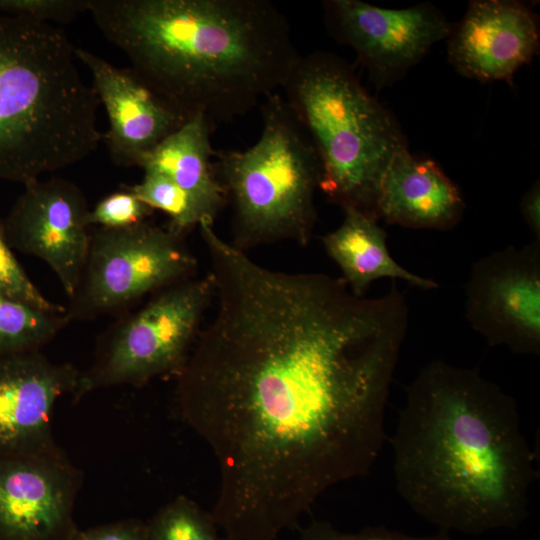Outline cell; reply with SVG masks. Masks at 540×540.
Returning <instances> with one entry per match:
<instances>
[{"label":"cell","instance_id":"6da1fadb","mask_svg":"<svg viewBox=\"0 0 540 540\" xmlns=\"http://www.w3.org/2000/svg\"><path fill=\"white\" fill-rule=\"evenodd\" d=\"M203 242L216 310L176 404L216 460L222 534L277 540L376 462L409 309L395 280L358 297L342 278L266 268L214 231Z\"/></svg>","mask_w":540,"mask_h":540},{"label":"cell","instance_id":"7a4b0ae2","mask_svg":"<svg viewBox=\"0 0 540 540\" xmlns=\"http://www.w3.org/2000/svg\"><path fill=\"white\" fill-rule=\"evenodd\" d=\"M391 447L400 497L439 531L481 535L527 519L535 453L515 399L478 368L425 364Z\"/></svg>","mask_w":540,"mask_h":540},{"label":"cell","instance_id":"3957f363","mask_svg":"<svg viewBox=\"0 0 540 540\" xmlns=\"http://www.w3.org/2000/svg\"><path fill=\"white\" fill-rule=\"evenodd\" d=\"M88 12L148 85L214 128L282 90L301 57L267 0H90Z\"/></svg>","mask_w":540,"mask_h":540},{"label":"cell","instance_id":"277c9868","mask_svg":"<svg viewBox=\"0 0 540 540\" xmlns=\"http://www.w3.org/2000/svg\"><path fill=\"white\" fill-rule=\"evenodd\" d=\"M75 49L53 24L0 15V180L26 185L103 141Z\"/></svg>","mask_w":540,"mask_h":540},{"label":"cell","instance_id":"5b68a950","mask_svg":"<svg viewBox=\"0 0 540 540\" xmlns=\"http://www.w3.org/2000/svg\"><path fill=\"white\" fill-rule=\"evenodd\" d=\"M282 90L319 157V189L343 210L378 221L385 173L408 148L394 117L346 62L326 52L301 56Z\"/></svg>","mask_w":540,"mask_h":540},{"label":"cell","instance_id":"8992f818","mask_svg":"<svg viewBox=\"0 0 540 540\" xmlns=\"http://www.w3.org/2000/svg\"><path fill=\"white\" fill-rule=\"evenodd\" d=\"M257 141L243 151L215 152L214 169L232 208L234 246L242 251L283 240L309 243L321 180L316 150L278 92L261 105Z\"/></svg>","mask_w":540,"mask_h":540},{"label":"cell","instance_id":"52a82bcc","mask_svg":"<svg viewBox=\"0 0 540 540\" xmlns=\"http://www.w3.org/2000/svg\"><path fill=\"white\" fill-rule=\"evenodd\" d=\"M210 274L166 287L113 324L100 338L92 365L80 371L75 400L98 389L141 386L177 375L214 299Z\"/></svg>","mask_w":540,"mask_h":540},{"label":"cell","instance_id":"ba28073f","mask_svg":"<svg viewBox=\"0 0 540 540\" xmlns=\"http://www.w3.org/2000/svg\"><path fill=\"white\" fill-rule=\"evenodd\" d=\"M182 237L148 221L95 229L78 286L65 307L69 321L94 319L191 278L197 262Z\"/></svg>","mask_w":540,"mask_h":540},{"label":"cell","instance_id":"9c48e42d","mask_svg":"<svg viewBox=\"0 0 540 540\" xmlns=\"http://www.w3.org/2000/svg\"><path fill=\"white\" fill-rule=\"evenodd\" d=\"M465 316L489 346L540 355V239L476 261L465 286Z\"/></svg>","mask_w":540,"mask_h":540},{"label":"cell","instance_id":"30bf717a","mask_svg":"<svg viewBox=\"0 0 540 540\" xmlns=\"http://www.w3.org/2000/svg\"><path fill=\"white\" fill-rule=\"evenodd\" d=\"M89 211L76 184L60 177L40 178L24 185L2 222L11 248L45 262L68 299L78 286L89 250Z\"/></svg>","mask_w":540,"mask_h":540},{"label":"cell","instance_id":"8fae6325","mask_svg":"<svg viewBox=\"0 0 540 540\" xmlns=\"http://www.w3.org/2000/svg\"><path fill=\"white\" fill-rule=\"evenodd\" d=\"M324 7L335 35L381 85L401 76L453 28L430 4L387 9L359 0H331Z\"/></svg>","mask_w":540,"mask_h":540},{"label":"cell","instance_id":"7c38bea8","mask_svg":"<svg viewBox=\"0 0 540 540\" xmlns=\"http://www.w3.org/2000/svg\"><path fill=\"white\" fill-rule=\"evenodd\" d=\"M79 482L58 447L0 455V540H68Z\"/></svg>","mask_w":540,"mask_h":540},{"label":"cell","instance_id":"4fadbf2b","mask_svg":"<svg viewBox=\"0 0 540 540\" xmlns=\"http://www.w3.org/2000/svg\"><path fill=\"white\" fill-rule=\"evenodd\" d=\"M79 62L92 77L109 129L103 134L110 158L119 166H138L167 136L189 119L158 94L131 67H117L76 47Z\"/></svg>","mask_w":540,"mask_h":540},{"label":"cell","instance_id":"5bb4252c","mask_svg":"<svg viewBox=\"0 0 540 540\" xmlns=\"http://www.w3.org/2000/svg\"><path fill=\"white\" fill-rule=\"evenodd\" d=\"M80 371L39 350L0 356V455L57 448L52 416L58 400L74 394Z\"/></svg>","mask_w":540,"mask_h":540},{"label":"cell","instance_id":"9a60e30c","mask_svg":"<svg viewBox=\"0 0 540 540\" xmlns=\"http://www.w3.org/2000/svg\"><path fill=\"white\" fill-rule=\"evenodd\" d=\"M448 56L463 76L482 82L507 81L537 54L536 14L512 0H477L449 35Z\"/></svg>","mask_w":540,"mask_h":540},{"label":"cell","instance_id":"2e32d148","mask_svg":"<svg viewBox=\"0 0 540 540\" xmlns=\"http://www.w3.org/2000/svg\"><path fill=\"white\" fill-rule=\"evenodd\" d=\"M465 203L457 185L430 159L400 151L388 167L378 210L388 224L411 229L450 230Z\"/></svg>","mask_w":540,"mask_h":540},{"label":"cell","instance_id":"e0dca14e","mask_svg":"<svg viewBox=\"0 0 540 540\" xmlns=\"http://www.w3.org/2000/svg\"><path fill=\"white\" fill-rule=\"evenodd\" d=\"M214 127L202 116L186 121L161 141L140 163L144 171L161 173L187 192L203 220L214 223L227 204L214 169L211 145Z\"/></svg>","mask_w":540,"mask_h":540},{"label":"cell","instance_id":"ac0fdd59","mask_svg":"<svg viewBox=\"0 0 540 540\" xmlns=\"http://www.w3.org/2000/svg\"><path fill=\"white\" fill-rule=\"evenodd\" d=\"M343 211L342 223L323 236L322 243L355 296L364 297L371 283L381 278L401 279L425 290L439 286L431 279L408 271L391 257L387 233L376 220L353 209Z\"/></svg>","mask_w":540,"mask_h":540},{"label":"cell","instance_id":"d6986e66","mask_svg":"<svg viewBox=\"0 0 540 540\" xmlns=\"http://www.w3.org/2000/svg\"><path fill=\"white\" fill-rule=\"evenodd\" d=\"M70 323L65 311H49L0 294V356L39 350Z\"/></svg>","mask_w":540,"mask_h":540},{"label":"cell","instance_id":"ffe728a7","mask_svg":"<svg viewBox=\"0 0 540 540\" xmlns=\"http://www.w3.org/2000/svg\"><path fill=\"white\" fill-rule=\"evenodd\" d=\"M147 540H229L211 512L180 495L163 505L147 522Z\"/></svg>","mask_w":540,"mask_h":540},{"label":"cell","instance_id":"44dd1931","mask_svg":"<svg viewBox=\"0 0 540 540\" xmlns=\"http://www.w3.org/2000/svg\"><path fill=\"white\" fill-rule=\"evenodd\" d=\"M127 188L151 209L167 214L168 228L179 235L183 236L203 220L190 195L161 173L144 171L141 182Z\"/></svg>","mask_w":540,"mask_h":540},{"label":"cell","instance_id":"7402d4cb","mask_svg":"<svg viewBox=\"0 0 540 540\" xmlns=\"http://www.w3.org/2000/svg\"><path fill=\"white\" fill-rule=\"evenodd\" d=\"M0 294L49 311H65V307L47 299L30 280L15 257L0 222Z\"/></svg>","mask_w":540,"mask_h":540},{"label":"cell","instance_id":"603a6c76","mask_svg":"<svg viewBox=\"0 0 540 540\" xmlns=\"http://www.w3.org/2000/svg\"><path fill=\"white\" fill-rule=\"evenodd\" d=\"M153 211L126 187L107 195L90 209L88 223L100 228H127L147 221Z\"/></svg>","mask_w":540,"mask_h":540},{"label":"cell","instance_id":"cb8c5ba5","mask_svg":"<svg viewBox=\"0 0 540 540\" xmlns=\"http://www.w3.org/2000/svg\"><path fill=\"white\" fill-rule=\"evenodd\" d=\"M90 0H0V12L43 23L66 24L89 11Z\"/></svg>","mask_w":540,"mask_h":540},{"label":"cell","instance_id":"d4e9b609","mask_svg":"<svg viewBox=\"0 0 540 540\" xmlns=\"http://www.w3.org/2000/svg\"><path fill=\"white\" fill-rule=\"evenodd\" d=\"M298 531L295 540H453L449 533L443 531L429 536H411L385 527H367L357 532H344L324 520H313Z\"/></svg>","mask_w":540,"mask_h":540},{"label":"cell","instance_id":"484cf974","mask_svg":"<svg viewBox=\"0 0 540 540\" xmlns=\"http://www.w3.org/2000/svg\"><path fill=\"white\" fill-rule=\"evenodd\" d=\"M68 540H147V523L123 519L85 530L76 528Z\"/></svg>","mask_w":540,"mask_h":540},{"label":"cell","instance_id":"4316f807","mask_svg":"<svg viewBox=\"0 0 540 540\" xmlns=\"http://www.w3.org/2000/svg\"><path fill=\"white\" fill-rule=\"evenodd\" d=\"M520 209L524 221L533 232L535 239H540V183L535 181L523 195Z\"/></svg>","mask_w":540,"mask_h":540}]
</instances>
